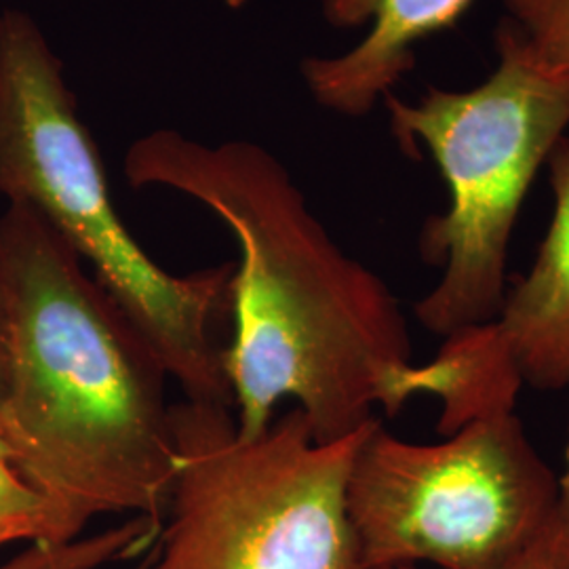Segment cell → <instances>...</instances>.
Listing matches in <instances>:
<instances>
[{
    "label": "cell",
    "mask_w": 569,
    "mask_h": 569,
    "mask_svg": "<svg viewBox=\"0 0 569 569\" xmlns=\"http://www.w3.org/2000/svg\"><path fill=\"white\" fill-rule=\"evenodd\" d=\"M133 188H169L211 209L234 234L226 371L237 427L260 435L293 399L317 441L371 422L392 373L411 363L406 317L387 283L346 256L268 150L152 131L124 154Z\"/></svg>",
    "instance_id": "1"
},
{
    "label": "cell",
    "mask_w": 569,
    "mask_h": 569,
    "mask_svg": "<svg viewBox=\"0 0 569 569\" xmlns=\"http://www.w3.org/2000/svg\"><path fill=\"white\" fill-rule=\"evenodd\" d=\"M0 432L56 512L61 542L112 512L163 526L176 477L169 373L72 247L26 204L0 216Z\"/></svg>",
    "instance_id": "2"
},
{
    "label": "cell",
    "mask_w": 569,
    "mask_h": 569,
    "mask_svg": "<svg viewBox=\"0 0 569 569\" xmlns=\"http://www.w3.org/2000/svg\"><path fill=\"white\" fill-rule=\"evenodd\" d=\"M0 194L34 209L72 247L186 401L234 407L226 331L237 262L171 274L143 251L114 207L60 58L18 9L0 16Z\"/></svg>",
    "instance_id": "3"
},
{
    "label": "cell",
    "mask_w": 569,
    "mask_h": 569,
    "mask_svg": "<svg viewBox=\"0 0 569 569\" xmlns=\"http://www.w3.org/2000/svg\"><path fill=\"white\" fill-rule=\"evenodd\" d=\"M498 66L468 91L428 87L416 103L385 98L401 150L427 148L448 183L446 213L428 220L422 258L443 277L416 305L428 331L451 338L489 323L507 296V260L529 186L569 124V72L540 66L507 20Z\"/></svg>",
    "instance_id": "4"
},
{
    "label": "cell",
    "mask_w": 569,
    "mask_h": 569,
    "mask_svg": "<svg viewBox=\"0 0 569 569\" xmlns=\"http://www.w3.org/2000/svg\"><path fill=\"white\" fill-rule=\"evenodd\" d=\"M376 422L323 443L298 407L244 437L234 407L171 406L176 477L148 569H366L346 488Z\"/></svg>",
    "instance_id": "5"
},
{
    "label": "cell",
    "mask_w": 569,
    "mask_h": 569,
    "mask_svg": "<svg viewBox=\"0 0 569 569\" xmlns=\"http://www.w3.org/2000/svg\"><path fill=\"white\" fill-rule=\"evenodd\" d=\"M557 493L559 479L507 411L441 443H409L378 420L357 451L346 507L366 569H500L549 526Z\"/></svg>",
    "instance_id": "6"
},
{
    "label": "cell",
    "mask_w": 569,
    "mask_h": 569,
    "mask_svg": "<svg viewBox=\"0 0 569 569\" xmlns=\"http://www.w3.org/2000/svg\"><path fill=\"white\" fill-rule=\"evenodd\" d=\"M549 167L555 213L528 274L489 323L451 336L432 361L392 376L388 416L413 397H437L439 432L448 437L475 418L515 411L523 387H569V138L555 146Z\"/></svg>",
    "instance_id": "7"
},
{
    "label": "cell",
    "mask_w": 569,
    "mask_h": 569,
    "mask_svg": "<svg viewBox=\"0 0 569 569\" xmlns=\"http://www.w3.org/2000/svg\"><path fill=\"white\" fill-rule=\"evenodd\" d=\"M472 0H323L336 28L367 34L340 56L310 58L302 77L315 102L342 117H366L416 66L418 44L453 28Z\"/></svg>",
    "instance_id": "8"
},
{
    "label": "cell",
    "mask_w": 569,
    "mask_h": 569,
    "mask_svg": "<svg viewBox=\"0 0 569 569\" xmlns=\"http://www.w3.org/2000/svg\"><path fill=\"white\" fill-rule=\"evenodd\" d=\"M163 526L146 515H133L119 528L103 529L96 536L66 545H30L0 569H98L146 555L159 540Z\"/></svg>",
    "instance_id": "9"
},
{
    "label": "cell",
    "mask_w": 569,
    "mask_h": 569,
    "mask_svg": "<svg viewBox=\"0 0 569 569\" xmlns=\"http://www.w3.org/2000/svg\"><path fill=\"white\" fill-rule=\"evenodd\" d=\"M18 540L66 545L51 505L26 481L0 432V547Z\"/></svg>",
    "instance_id": "10"
},
{
    "label": "cell",
    "mask_w": 569,
    "mask_h": 569,
    "mask_svg": "<svg viewBox=\"0 0 569 569\" xmlns=\"http://www.w3.org/2000/svg\"><path fill=\"white\" fill-rule=\"evenodd\" d=\"M510 28L540 66L569 72V0H502Z\"/></svg>",
    "instance_id": "11"
},
{
    "label": "cell",
    "mask_w": 569,
    "mask_h": 569,
    "mask_svg": "<svg viewBox=\"0 0 569 569\" xmlns=\"http://www.w3.org/2000/svg\"><path fill=\"white\" fill-rule=\"evenodd\" d=\"M399 569H418L416 566ZM500 569H569V526L555 510L542 533Z\"/></svg>",
    "instance_id": "12"
},
{
    "label": "cell",
    "mask_w": 569,
    "mask_h": 569,
    "mask_svg": "<svg viewBox=\"0 0 569 569\" xmlns=\"http://www.w3.org/2000/svg\"><path fill=\"white\" fill-rule=\"evenodd\" d=\"M557 512L569 526V428L568 448H566V470L559 477V493H557Z\"/></svg>",
    "instance_id": "13"
},
{
    "label": "cell",
    "mask_w": 569,
    "mask_h": 569,
    "mask_svg": "<svg viewBox=\"0 0 569 569\" xmlns=\"http://www.w3.org/2000/svg\"><path fill=\"white\" fill-rule=\"evenodd\" d=\"M4 380H7V317H4V306L0 298V399L4 390Z\"/></svg>",
    "instance_id": "14"
},
{
    "label": "cell",
    "mask_w": 569,
    "mask_h": 569,
    "mask_svg": "<svg viewBox=\"0 0 569 569\" xmlns=\"http://www.w3.org/2000/svg\"><path fill=\"white\" fill-rule=\"evenodd\" d=\"M154 545H157V542H154ZM152 550H154V547H152V549L148 550V552H146V555H143L142 563H140V566H138V568H136V569L150 568V561H152Z\"/></svg>",
    "instance_id": "15"
},
{
    "label": "cell",
    "mask_w": 569,
    "mask_h": 569,
    "mask_svg": "<svg viewBox=\"0 0 569 569\" xmlns=\"http://www.w3.org/2000/svg\"><path fill=\"white\" fill-rule=\"evenodd\" d=\"M230 7H234V9H239V7H243L247 4V0H226Z\"/></svg>",
    "instance_id": "16"
}]
</instances>
